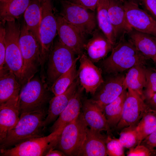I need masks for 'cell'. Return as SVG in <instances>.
<instances>
[{"label": "cell", "mask_w": 156, "mask_h": 156, "mask_svg": "<svg viewBox=\"0 0 156 156\" xmlns=\"http://www.w3.org/2000/svg\"><path fill=\"white\" fill-rule=\"evenodd\" d=\"M48 110L45 108L21 114L16 125L8 131L0 141L1 148H8L29 139L44 136V120Z\"/></svg>", "instance_id": "cell-1"}, {"label": "cell", "mask_w": 156, "mask_h": 156, "mask_svg": "<svg viewBox=\"0 0 156 156\" xmlns=\"http://www.w3.org/2000/svg\"><path fill=\"white\" fill-rule=\"evenodd\" d=\"M147 59L132 42L121 38L114 45L110 55L101 63L102 69L108 74L122 73L138 64L144 65Z\"/></svg>", "instance_id": "cell-2"}, {"label": "cell", "mask_w": 156, "mask_h": 156, "mask_svg": "<svg viewBox=\"0 0 156 156\" xmlns=\"http://www.w3.org/2000/svg\"><path fill=\"white\" fill-rule=\"evenodd\" d=\"M21 25L16 20L7 21L5 24V55L4 66L15 75L22 86L25 83L19 42Z\"/></svg>", "instance_id": "cell-3"}, {"label": "cell", "mask_w": 156, "mask_h": 156, "mask_svg": "<svg viewBox=\"0 0 156 156\" xmlns=\"http://www.w3.org/2000/svg\"><path fill=\"white\" fill-rule=\"evenodd\" d=\"M41 17L40 26L41 41V71L44 66L57 34V21L53 0H41Z\"/></svg>", "instance_id": "cell-4"}, {"label": "cell", "mask_w": 156, "mask_h": 156, "mask_svg": "<svg viewBox=\"0 0 156 156\" xmlns=\"http://www.w3.org/2000/svg\"><path fill=\"white\" fill-rule=\"evenodd\" d=\"M88 125L82 113L66 126L60 134L56 147L65 155L78 156L86 139Z\"/></svg>", "instance_id": "cell-5"}, {"label": "cell", "mask_w": 156, "mask_h": 156, "mask_svg": "<svg viewBox=\"0 0 156 156\" xmlns=\"http://www.w3.org/2000/svg\"><path fill=\"white\" fill-rule=\"evenodd\" d=\"M62 129L49 135L32 138L15 145L12 147L1 148V156H45L51 149L56 147Z\"/></svg>", "instance_id": "cell-6"}, {"label": "cell", "mask_w": 156, "mask_h": 156, "mask_svg": "<svg viewBox=\"0 0 156 156\" xmlns=\"http://www.w3.org/2000/svg\"><path fill=\"white\" fill-rule=\"evenodd\" d=\"M19 42L22 55L25 83L31 79L40 65V45L35 37L26 27L25 22L21 25Z\"/></svg>", "instance_id": "cell-7"}, {"label": "cell", "mask_w": 156, "mask_h": 156, "mask_svg": "<svg viewBox=\"0 0 156 156\" xmlns=\"http://www.w3.org/2000/svg\"><path fill=\"white\" fill-rule=\"evenodd\" d=\"M69 47L59 39L53 43L49 53L46 74L47 84L52 85L72 66L77 57Z\"/></svg>", "instance_id": "cell-8"}, {"label": "cell", "mask_w": 156, "mask_h": 156, "mask_svg": "<svg viewBox=\"0 0 156 156\" xmlns=\"http://www.w3.org/2000/svg\"><path fill=\"white\" fill-rule=\"evenodd\" d=\"M37 78H32L23 86L19 95L20 115L45 108L49 99L47 86Z\"/></svg>", "instance_id": "cell-9"}, {"label": "cell", "mask_w": 156, "mask_h": 156, "mask_svg": "<svg viewBox=\"0 0 156 156\" xmlns=\"http://www.w3.org/2000/svg\"><path fill=\"white\" fill-rule=\"evenodd\" d=\"M60 2L62 10L59 14L85 35L92 34L96 25L94 13L69 1L61 0Z\"/></svg>", "instance_id": "cell-10"}, {"label": "cell", "mask_w": 156, "mask_h": 156, "mask_svg": "<svg viewBox=\"0 0 156 156\" xmlns=\"http://www.w3.org/2000/svg\"><path fill=\"white\" fill-rule=\"evenodd\" d=\"M148 108L142 96L135 91L127 89L121 118L116 129L121 131L125 128L137 125Z\"/></svg>", "instance_id": "cell-11"}, {"label": "cell", "mask_w": 156, "mask_h": 156, "mask_svg": "<svg viewBox=\"0 0 156 156\" xmlns=\"http://www.w3.org/2000/svg\"><path fill=\"white\" fill-rule=\"evenodd\" d=\"M109 75L90 99L103 112L105 106L117 98L125 88V76L124 74L118 73Z\"/></svg>", "instance_id": "cell-12"}, {"label": "cell", "mask_w": 156, "mask_h": 156, "mask_svg": "<svg viewBox=\"0 0 156 156\" xmlns=\"http://www.w3.org/2000/svg\"><path fill=\"white\" fill-rule=\"evenodd\" d=\"M57 29L59 40L70 48L78 56L83 53L86 43L85 35L59 14H56Z\"/></svg>", "instance_id": "cell-13"}, {"label": "cell", "mask_w": 156, "mask_h": 156, "mask_svg": "<svg viewBox=\"0 0 156 156\" xmlns=\"http://www.w3.org/2000/svg\"><path fill=\"white\" fill-rule=\"evenodd\" d=\"M128 23L133 29L156 37V20L139 5L123 0Z\"/></svg>", "instance_id": "cell-14"}, {"label": "cell", "mask_w": 156, "mask_h": 156, "mask_svg": "<svg viewBox=\"0 0 156 156\" xmlns=\"http://www.w3.org/2000/svg\"><path fill=\"white\" fill-rule=\"evenodd\" d=\"M79 60L77 76L80 85L87 93L94 95L104 81L102 69L96 66L84 53Z\"/></svg>", "instance_id": "cell-15"}, {"label": "cell", "mask_w": 156, "mask_h": 156, "mask_svg": "<svg viewBox=\"0 0 156 156\" xmlns=\"http://www.w3.org/2000/svg\"><path fill=\"white\" fill-rule=\"evenodd\" d=\"M19 96L0 104V141L16 125L20 118Z\"/></svg>", "instance_id": "cell-16"}, {"label": "cell", "mask_w": 156, "mask_h": 156, "mask_svg": "<svg viewBox=\"0 0 156 156\" xmlns=\"http://www.w3.org/2000/svg\"><path fill=\"white\" fill-rule=\"evenodd\" d=\"M92 34V37L85 43L84 49L89 58L93 62H97L112 51L114 45L100 29H96Z\"/></svg>", "instance_id": "cell-17"}, {"label": "cell", "mask_w": 156, "mask_h": 156, "mask_svg": "<svg viewBox=\"0 0 156 156\" xmlns=\"http://www.w3.org/2000/svg\"><path fill=\"white\" fill-rule=\"evenodd\" d=\"M108 14L116 41L133 29L129 24L123 0H109Z\"/></svg>", "instance_id": "cell-18"}, {"label": "cell", "mask_w": 156, "mask_h": 156, "mask_svg": "<svg viewBox=\"0 0 156 156\" xmlns=\"http://www.w3.org/2000/svg\"><path fill=\"white\" fill-rule=\"evenodd\" d=\"M80 84L78 78L63 93L55 96L49 102L47 114L44 125L47 126L55 120L64 110L75 93Z\"/></svg>", "instance_id": "cell-19"}, {"label": "cell", "mask_w": 156, "mask_h": 156, "mask_svg": "<svg viewBox=\"0 0 156 156\" xmlns=\"http://www.w3.org/2000/svg\"><path fill=\"white\" fill-rule=\"evenodd\" d=\"M82 114L84 120L90 128L98 131H106L112 135L111 129L103 112L91 100L86 99L82 106Z\"/></svg>", "instance_id": "cell-20"}, {"label": "cell", "mask_w": 156, "mask_h": 156, "mask_svg": "<svg viewBox=\"0 0 156 156\" xmlns=\"http://www.w3.org/2000/svg\"><path fill=\"white\" fill-rule=\"evenodd\" d=\"M84 89L79 84L76 92L67 107L50 127L49 130L51 133L59 129H63L79 115L82 106L81 99Z\"/></svg>", "instance_id": "cell-21"}, {"label": "cell", "mask_w": 156, "mask_h": 156, "mask_svg": "<svg viewBox=\"0 0 156 156\" xmlns=\"http://www.w3.org/2000/svg\"><path fill=\"white\" fill-rule=\"evenodd\" d=\"M107 137L100 132L88 128L86 139L78 156H107Z\"/></svg>", "instance_id": "cell-22"}, {"label": "cell", "mask_w": 156, "mask_h": 156, "mask_svg": "<svg viewBox=\"0 0 156 156\" xmlns=\"http://www.w3.org/2000/svg\"><path fill=\"white\" fill-rule=\"evenodd\" d=\"M129 40L147 59L152 60L156 55V37L133 29L127 34Z\"/></svg>", "instance_id": "cell-23"}, {"label": "cell", "mask_w": 156, "mask_h": 156, "mask_svg": "<svg viewBox=\"0 0 156 156\" xmlns=\"http://www.w3.org/2000/svg\"><path fill=\"white\" fill-rule=\"evenodd\" d=\"M21 86L15 75L4 66L0 70V104L19 96Z\"/></svg>", "instance_id": "cell-24"}, {"label": "cell", "mask_w": 156, "mask_h": 156, "mask_svg": "<svg viewBox=\"0 0 156 156\" xmlns=\"http://www.w3.org/2000/svg\"><path fill=\"white\" fill-rule=\"evenodd\" d=\"M31 0H0V24L15 20L24 13Z\"/></svg>", "instance_id": "cell-25"}, {"label": "cell", "mask_w": 156, "mask_h": 156, "mask_svg": "<svg viewBox=\"0 0 156 156\" xmlns=\"http://www.w3.org/2000/svg\"><path fill=\"white\" fill-rule=\"evenodd\" d=\"M41 0H31L24 13L26 27L37 40L41 47L40 26L41 17Z\"/></svg>", "instance_id": "cell-26"}, {"label": "cell", "mask_w": 156, "mask_h": 156, "mask_svg": "<svg viewBox=\"0 0 156 156\" xmlns=\"http://www.w3.org/2000/svg\"><path fill=\"white\" fill-rule=\"evenodd\" d=\"M146 82V67L144 65L138 64L129 69L125 76L124 84L125 87L135 91L144 99L143 92Z\"/></svg>", "instance_id": "cell-27"}, {"label": "cell", "mask_w": 156, "mask_h": 156, "mask_svg": "<svg viewBox=\"0 0 156 156\" xmlns=\"http://www.w3.org/2000/svg\"><path fill=\"white\" fill-rule=\"evenodd\" d=\"M109 0H99L96 8L99 29L114 46L116 42L108 14Z\"/></svg>", "instance_id": "cell-28"}, {"label": "cell", "mask_w": 156, "mask_h": 156, "mask_svg": "<svg viewBox=\"0 0 156 156\" xmlns=\"http://www.w3.org/2000/svg\"><path fill=\"white\" fill-rule=\"evenodd\" d=\"M127 89L125 87L121 94L104 107L103 112L111 129L116 128L121 118Z\"/></svg>", "instance_id": "cell-29"}, {"label": "cell", "mask_w": 156, "mask_h": 156, "mask_svg": "<svg viewBox=\"0 0 156 156\" xmlns=\"http://www.w3.org/2000/svg\"><path fill=\"white\" fill-rule=\"evenodd\" d=\"M80 57L78 56L71 67L60 76L52 85L51 89L55 96L65 92L77 77V63Z\"/></svg>", "instance_id": "cell-30"}, {"label": "cell", "mask_w": 156, "mask_h": 156, "mask_svg": "<svg viewBox=\"0 0 156 156\" xmlns=\"http://www.w3.org/2000/svg\"><path fill=\"white\" fill-rule=\"evenodd\" d=\"M156 129V111L149 107L136 125L138 144Z\"/></svg>", "instance_id": "cell-31"}, {"label": "cell", "mask_w": 156, "mask_h": 156, "mask_svg": "<svg viewBox=\"0 0 156 156\" xmlns=\"http://www.w3.org/2000/svg\"><path fill=\"white\" fill-rule=\"evenodd\" d=\"M136 126V125L130 126L121 131L119 139L124 148L129 149L138 144Z\"/></svg>", "instance_id": "cell-32"}, {"label": "cell", "mask_w": 156, "mask_h": 156, "mask_svg": "<svg viewBox=\"0 0 156 156\" xmlns=\"http://www.w3.org/2000/svg\"><path fill=\"white\" fill-rule=\"evenodd\" d=\"M146 82L143 95L146 102L156 93V69L146 68Z\"/></svg>", "instance_id": "cell-33"}, {"label": "cell", "mask_w": 156, "mask_h": 156, "mask_svg": "<svg viewBox=\"0 0 156 156\" xmlns=\"http://www.w3.org/2000/svg\"><path fill=\"white\" fill-rule=\"evenodd\" d=\"M106 146L107 155L110 156H125L124 147L119 139L112 138L111 135L107 136Z\"/></svg>", "instance_id": "cell-34"}, {"label": "cell", "mask_w": 156, "mask_h": 156, "mask_svg": "<svg viewBox=\"0 0 156 156\" xmlns=\"http://www.w3.org/2000/svg\"><path fill=\"white\" fill-rule=\"evenodd\" d=\"M127 155L128 156H154V149L150 150L144 145L140 144L129 149Z\"/></svg>", "instance_id": "cell-35"}, {"label": "cell", "mask_w": 156, "mask_h": 156, "mask_svg": "<svg viewBox=\"0 0 156 156\" xmlns=\"http://www.w3.org/2000/svg\"><path fill=\"white\" fill-rule=\"evenodd\" d=\"M5 29L4 26L0 24V70L5 65Z\"/></svg>", "instance_id": "cell-36"}, {"label": "cell", "mask_w": 156, "mask_h": 156, "mask_svg": "<svg viewBox=\"0 0 156 156\" xmlns=\"http://www.w3.org/2000/svg\"><path fill=\"white\" fill-rule=\"evenodd\" d=\"M141 5L144 10L156 20V0H142Z\"/></svg>", "instance_id": "cell-37"}, {"label": "cell", "mask_w": 156, "mask_h": 156, "mask_svg": "<svg viewBox=\"0 0 156 156\" xmlns=\"http://www.w3.org/2000/svg\"><path fill=\"white\" fill-rule=\"evenodd\" d=\"M99 0H70L69 1L88 10L94 11Z\"/></svg>", "instance_id": "cell-38"}, {"label": "cell", "mask_w": 156, "mask_h": 156, "mask_svg": "<svg viewBox=\"0 0 156 156\" xmlns=\"http://www.w3.org/2000/svg\"><path fill=\"white\" fill-rule=\"evenodd\" d=\"M140 144L153 150L156 147V129L149 135L143 140Z\"/></svg>", "instance_id": "cell-39"}, {"label": "cell", "mask_w": 156, "mask_h": 156, "mask_svg": "<svg viewBox=\"0 0 156 156\" xmlns=\"http://www.w3.org/2000/svg\"><path fill=\"white\" fill-rule=\"evenodd\" d=\"M145 102L149 108L156 111V93L150 100Z\"/></svg>", "instance_id": "cell-40"}, {"label": "cell", "mask_w": 156, "mask_h": 156, "mask_svg": "<svg viewBox=\"0 0 156 156\" xmlns=\"http://www.w3.org/2000/svg\"><path fill=\"white\" fill-rule=\"evenodd\" d=\"M65 154L61 151L54 150V149L50 150L46 154V156H63Z\"/></svg>", "instance_id": "cell-41"}, {"label": "cell", "mask_w": 156, "mask_h": 156, "mask_svg": "<svg viewBox=\"0 0 156 156\" xmlns=\"http://www.w3.org/2000/svg\"><path fill=\"white\" fill-rule=\"evenodd\" d=\"M138 5H142V0H127Z\"/></svg>", "instance_id": "cell-42"}, {"label": "cell", "mask_w": 156, "mask_h": 156, "mask_svg": "<svg viewBox=\"0 0 156 156\" xmlns=\"http://www.w3.org/2000/svg\"><path fill=\"white\" fill-rule=\"evenodd\" d=\"M156 65V55L155 57L152 60Z\"/></svg>", "instance_id": "cell-43"}, {"label": "cell", "mask_w": 156, "mask_h": 156, "mask_svg": "<svg viewBox=\"0 0 156 156\" xmlns=\"http://www.w3.org/2000/svg\"><path fill=\"white\" fill-rule=\"evenodd\" d=\"M155 156H156V147L154 148Z\"/></svg>", "instance_id": "cell-44"}, {"label": "cell", "mask_w": 156, "mask_h": 156, "mask_svg": "<svg viewBox=\"0 0 156 156\" xmlns=\"http://www.w3.org/2000/svg\"></svg>", "instance_id": "cell-45"}]
</instances>
